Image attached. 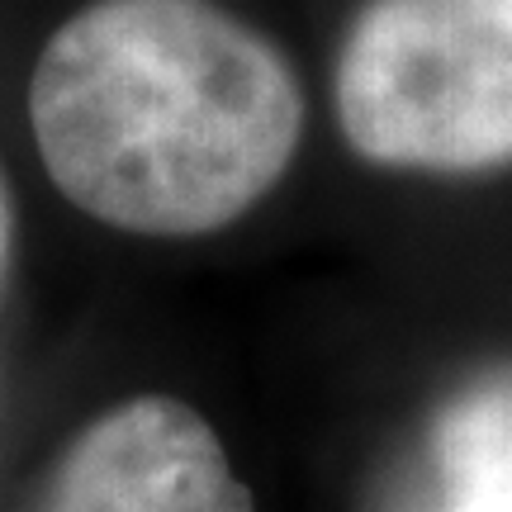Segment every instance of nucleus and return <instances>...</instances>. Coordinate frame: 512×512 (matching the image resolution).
<instances>
[{"mask_svg":"<svg viewBox=\"0 0 512 512\" xmlns=\"http://www.w3.org/2000/svg\"><path fill=\"white\" fill-rule=\"evenodd\" d=\"M403 512H512V361L437 403Z\"/></svg>","mask_w":512,"mask_h":512,"instance_id":"20e7f679","label":"nucleus"},{"mask_svg":"<svg viewBox=\"0 0 512 512\" xmlns=\"http://www.w3.org/2000/svg\"><path fill=\"white\" fill-rule=\"evenodd\" d=\"M337 128L389 171L512 162V0H366L337 48Z\"/></svg>","mask_w":512,"mask_h":512,"instance_id":"f03ea898","label":"nucleus"},{"mask_svg":"<svg viewBox=\"0 0 512 512\" xmlns=\"http://www.w3.org/2000/svg\"><path fill=\"white\" fill-rule=\"evenodd\" d=\"M0 256H5V185H0Z\"/></svg>","mask_w":512,"mask_h":512,"instance_id":"39448f33","label":"nucleus"},{"mask_svg":"<svg viewBox=\"0 0 512 512\" xmlns=\"http://www.w3.org/2000/svg\"><path fill=\"white\" fill-rule=\"evenodd\" d=\"M285 53L219 0H91L38 53L29 124L53 185L143 238H204L285 181L304 143Z\"/></svg>","mask_w":512,"mask_h":512,"instance_id":"f257e3e1","label":"nucleus"},{"mask_svg":"<svg viewBox=\"0 0 512 512\" xmlns=\"http://www.w3.org/2000/svg\"><path fill=\"white\" fill-rule=\"evenodd\" d=\"M38 512H252V494L190 403L138 394L67 446Z\"/></svg>","mask_w":512,"mask_h":512,"instance_id":"7ed1b4c3","label":"nucleus"}]
</instances>
